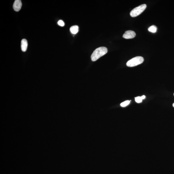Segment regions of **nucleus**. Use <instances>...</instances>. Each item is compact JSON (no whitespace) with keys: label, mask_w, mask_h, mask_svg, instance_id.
Segmentation results:
<instances>
[{"label":"nucleus","mask_w":174,"mask_h":174,"mask_svg":"<svg viewBox=\"0 0 174 174\" xmlns=\"http://www.w3.org/2000/svg\"><path fill=\"white\" fill-rule=\"evenodd\" d=\"M108 52L107 48L101 47L97 48L93 52L91 56L92 61H95L102 56H104Z\"/></svg>","instance_id":"nucleus-1"},{"label":"nucleus","mask_w":174,"mask_h":174,"mask_svg":"<svg viewBox=\"0 0 174 174\" xmlns=\"http://www.w3.org/2000/svg\"><path fill=\"white\" fill-rule=\"evenodd\" d=\"M144 61L143 57L141 56H137L129 60L126 63V65L128 67H134L141 64Z\"/></svg>","instance_id":"nucleus-2"},{"label":"nucleus","mask_w":174,"mask_h":174,"mask_svg":"<svg viewBox=\"0 0 174 174\" xmlns=\"http://www.w3.org/2000/svg\"><path fill=\"white\" fill-rule=\"evenodd\" d=\"M147 6L145 4H142L133 9L130 13V15L132 17L138 16L145 10Z\"/></svg>","instance_id":"nucleus-3"},{"label":"nucleus","mask_w":174,"mask_h":174,"mask_svg":"<svg viewBox=\"0 0 174 174\" xmlns=\"http://www.w3.org/2000/svg\"><path fill=\"white\" fill-rule=\"evenodd\" d=\"M136 36L135 32L134 31L128 30L125 31L123 35V38L126 39H133Z\"/></svg>","instance_id":"nucleus-4"},{"label":"nucleus","mask_w":174,"mask_h":174,"mask_svg":"<svg viewBox=\"0 0 174 174\" xmlns=\"http://www.w3.org/2000/svg\"><path fill=\"white\" fill-rule=\"evenodd\" d=\"M22 6V1L20 0H15L13 5L14 10L18 12L20 10Z\"/></svg>","instance_id":"nucleus-5"},{"label":"nucleus","mask_w":174,"mask_h":174,"mask_svg":"<svg viewBox=\"0 0 174 174\" xmlns=\"http://www.w3.org/2000/svg\"><path fill=\"white\" fill-rule=\"evenodd\" d=\"M28 43L26 39H23L21 41V49L22 51H26L27 49Z\"/></svg>","instance_id":"nucleus-6"},{"label":"nucleus","mask_w":174,"mask_h":174,"mask_svg":"<svg viewBox=\"0 0 174 174\" xmlns=\"http://www.w3.org/2000/svg\"><path fill=\"white\" fill-rule=\"evenodd\" d=\"M70 32L73 34H76L78 32L79 27L77 25H75L71 27L70 29Z\"/></svg>","instance_id":"nucleus-7"},{"label":"nucleus","mask_w":174,"mask_h":174,"mask_svg":"<svg viewBox=\"0 0 174 174\" xmlns=\"http://www.w3.org/2000/svg\"><path fill=\"white\" fill-rule=\"evenodd\" d=\"M157 29V28L156 26L155 25H152L148 28V30L149 32L155 33L156 32Z\"/></svg>","instance_id":"nucleus-8"},{"label":"nucleus","mask_w":174,"mask_h":174,"mask_svg":"<svg viewBox=\"0 0 174 174\" xmlns=\"http://www.w3.org/2000/svg\"><path fill=\"white\" fill-rule=\"evenodd\" d=\"M130 102L129 100H127V101H126L121 103V104H120V106L122 107H125L129 105Z\"/></svg>","instance_id":"nucleus-9"},{"label":"nucleus","mask_w":174,"mask_h":174,"mask_svg":"<svg viewBox=\"0 0 174 174\" xmlns=\"http://www.w3.org/2000/svg\"><path fill=\"white\" fill-rule=\"evenodd\" d=\"M135 100L136 102L138 103H141L142 102V99L141 97H135Z\"/></svg>","instance_id":"nucleus-10"},{"label":"nucleus","mask_w":174,"mask_h":174,"mask_svg":"<svg viewBox=\"0 0 174 174\" xmlns=\"http://www.w3.org/2000/svg\"><path fill=\"white\" fill-rule=\"evenodd\" d=\"M57 23L58 25H60V26L63 27L65 25L64 22L62 20H59V22H58Z\"/></svg>","instance_id":"nucleus-11"},{"label":"nucleus","mask_w":174,"mask_h":174,"mask_svg":"<svg viewBox=\"0 0 174 174\" xmlns=\"http://www.w3.org/2000/svg\"><path fill=\"white\" fill-rule=\"evenodd\" d=\"M141 98H142V100L144 99H145V95H143L142 96H141Z\"/></svg>","instance_id":"nucleus-12"},{"label":"nucleus","mask_w":174,"mask_h":174,"mask_svg":"<svg viewBox=\"0 0 174 174\" xmlns=\"http://www.w3.org/2000/svg\"><path fill=\"white\" fill-rule=\"evenodd\" d=\"M173 107H174V103L173 104Z\"/></svg>","instance_id":"nucleus-13"},{"label":"nucleus","mask_w":174,"mask_h":174,"mask_svg":"<svg viewBox=\"0 0 174 174\" xmlns=\"http://www.w3.org/2000/svg\"></svg>","instance_id":"nucleus-14"}]
</instances>
